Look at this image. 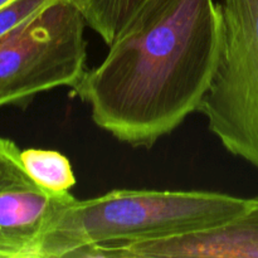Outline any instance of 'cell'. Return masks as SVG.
I'll return each mask as SVG.
<instances>
[{"label": "cell", "mask_w": 258, "mask_h": 258, "mask_svg": "<svg viewBox=\"0 0 258 258\" xmlns=\"http://www.w3.org/2000/svg\"><path fill=\"white\" fill-rule=\"evenodd\" d=\"M221 4L144 0L75 95L101 130L151 149L199 110L218 66Z\"/></svg>", "instance_id": "6da1fadb"}, {"label": "cell", "mask_w": 258, "mask_h": 258, "mask_svg": "<svg viewBox=\"0 0 258 258\" xmlns=\"http://www.w3.org/2000/svg\"><path fill=\"white\" fill-rule=\"evenodd\" d=\"M249 202L217 191L146 189L76 199L48 232L40 258H81L92 248L203 231L238 216Z\"/></svg>", "instance_id": "7a4b0ae2"}, {"label": "cell", "mask_w": 258, "mask_h": 258, "mask_svg": "<svg viewBox=\"0 0 258 258\" xmlns=\"http://www.w3.org/2000/svg\"><path fill=\"white\" fill-rule=\"evenodd\" d=\"M86 20L70 0H53L0 37V107L23 105L86 72Z\"/></svg>", "instance_id": "3957f363"}, {"label": "cell", "mask_w": 258, "mask_h": 258, "mask_svg": "<svg viewBox=\"0 0 258 258\" xmlns=\"http://www.w3.org/2000/svg\"><path fill=\"white\" fill-rule=\"evenodd\" d=\"M218 66L199 112L232 155L258 170V0H223Z\"/></svg>", "instance_id": "277c9868"}, {"label": "cell", "mask_w": 258, "mask_h": 258, "mask_svg": "<svg viewBox=\"0 0 258 258\" xmlns=\"http://www.w3.org/2000/svg\"><path fill=\"white\" fill-rule=\"evenodd\" d=\"M75 201L71 191L54 194L35 183L17 144L0 138V258H40L48 232Z\"/></svg>", "instance_id": "5b68a950"}, {"label": "cell", "mask_w": 258, "mask_h": 258, "mask_svg": "<svg viewBox=\"0 0 258 258\" xmlns=\"http://www.w3.org/2000/svg\"><path fill=\"white\" fill-rule=\"evenodd\" d=\"M122 258H258V196L229 221L203 231L120 247Z\"/></svg>", "instance_id": "8992f818"}, {"label": "cell", "mask_w": 258, "mask_h": 258, "mask_svg": "<svg viewBox=\"0 0 258 258\" xmlns=\"http://www.w3.org/2000/svg\"><path fill=\"white\" fill-rule=\"evenodd\" d=\"M25 169L43 189L54 194L70 193L76 185L72 164L63 154L44 149L22 150Z\"/></svg>", "instance_id": "52a82bcc"}, {"label": "cell", "mask_w": 258, "mask_h": 258, "mask_svg": "<svg viewBox=\"0 0 258 258\" xmlns=\"http://www.w3.org/2000/svg\"><path fill=\"white\" fill-rule=\"evenodd\" d=\"M77 7L86 24L110 44L144 0H70Z\"/></svg>", "instance_id": "ba28073f"}, {"label": "cell", "mask_w": 258, "mask_h": 258, "mask_svg": "<svg viewBox=\"0 0 258 258\" xmlns=\"http://www.w3.org/2000/svg\"><path fill=\"white\" fill-rule=\"evenodd\" d=\"M53 0H13L0 9V37L47 7Z\"/></svg>", "instance_id": "9c48e42d"}, {"label": "cell", "mask_w": 258, "mask_h": 258, "mask_svg": "<svg viewBox=\"0 0 258 258\" xmlns=\"http://www.w3.org/2000/svg\"><path fill=\"white\" fill-rule=\"evenodd\" d=\"M13 0H0V9H2L3 7H5V5H8L9 3H12Z\"/></svg>", "instance_id": "30bf717a"}]
</instances>
